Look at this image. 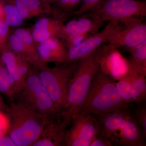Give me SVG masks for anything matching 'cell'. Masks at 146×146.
<instances>
[{"instance_id":"6da1fadb","label":"cell","mask_w":146,"mask_h":146,"mask_svg":"<svg viewBox=\"0 0 146 146\" xmlns=\"http://www.w3.org/2000/svg\"><path fill=\"white\" fill-rule=\"evenodd\" d=\"M129 109L93 114L97 133L106 137L113 145L145 146L146 135Z\"/></svg>"},{"instance_id":"7a4b0ae2","label":"cell","mask_w":146,"mask_h":146,"mask_svg":"<svg viewBox=\"0 0 146 146\" xmlns=\"http://www.w3.org/2000/svg\"><path fill=\"white\" fill-rule=\"evenodd\" d=\"M99 68L96 50L78 61L68 84L66 105L60 115L68 127L79 115L92 80Z\"/></svg>"},{"instance_id":"3957f363","label":"cell","mask_w":146,"mask_h":146,"mask_svg":"<svg viewBox=\"0 0 146 146\" xmlns=\"http://www.w3.org/2000/svg\"><path fill=\"white\" fill-rule=\"evenodd\" d=\"M119 95L116 82L99 69L94 76L79 115L105 114L129 108Z\"/></svg>"},{"instance_id":"277c9868","label":"cell","mask_w":146,"mask_h":146,"mask_svg":"<svg viewBox=\"0 0 146 146\" xmlns=\"http://www.w3.org/2000/svg\"><path fill=\"white\" fill-rule=\"evenodd\" d=\"M7 134L16 146H32L39 138L46 120L33 110L11 101L6 111Z\"/></svg>"},{"instance_id":"5b68a950","label":"cell","mask_w":146,"mask_h":146,"mask_svg":"<svg viewBox=\"0 0 146 146\" xmlns=\"http://www.w3.org/2000/svg\"><path fill=\"white\" fill-rule=\"evenodd\" d=\"M13 101L33 110L45 119L60 118L37 74L28 75L23 86L16 91Z\"/></svg>"},{"instance_id":"8992f818","label":"cell","mask_w":146,"mask_h":146,"mask_svg":"<svg viewBox=\"0 0 146 146\" xmlns=\"http://www.w3.org/2000/svg\"><path fill=\"white\" fill-rule=\"evenodd\" d=\"M78 61L61 68L43 70L37 74L60 117L66 105L69 82Z\"/></svg>"},{"instance_id":"52a82bcc","label":"cell","mask_w":146,"mask_h":146,"mask_svg":"<svg viewBox=\"0 0 146 146\" xmlns=\"http://www.w3.org/2000/svg\"><path fill=\"white\" fill-rule=\"evenodd\" d=\"M86 17L103 23L121 21L132 17L146 16V1L105 0L96 9L86 13Z\"/></svg>"},{"instance_id":"ba28073f","label":"cell","mask_w":146,"mask_h":146,"mask_svg":"<svg viewBox=\"0 0 146 146\" xmlns=\"http://www.w3.org/2000/svg\"><path fill=\"white\" fill-rule=\"evenodd\" d=\"M129 69L123 78L116 82L118 93L128 104L145 102L146 68L137 63L132 56L128 58Z\"/></svg>"},{"instance_id":"9c48e42d","label":"cell","mask_w":146,"mask_h":146,"mask_svg":"<svg viewBox=\"0 0 146 146\" xmlns=\"http://www.w3.org/2000/svg\"><path fill=\"white\" fill-rule=\"evenodd\" d=\"M101 70L115 82L127 74L129 69L128 59L123 56L114 45L103 44L96 50Z\"/></svg>"},{"instance_id":"30bf717a","label":"cell","mask_w":146,"mask_h":146,"mask_svg":"<svg viewBox=\"0 0 146 146\" xmlns=\"http://www.w3.org/2000/svg\"><path fill=\"white\" fill-rule=\"evenodd\" d=\"M124 27L120 21H109L102 31L90 35L77 46L70 49L68 53V61L70 63L75 62L91 54L102 45L108 43L112 35Z\"/></svg>"},{"instance_id":"8fae6325","label":"cell","mask_w":146,"mask_h":146,"mask_svg":"<svg viewBox=\"0 0 146 146\" xmlns=\"http://www.w3.org/2000/svg\"><path fill=\"white\" fill-rule=\"evenodd\" d=\"M65 133L64 146H90L96 135V123L93 114L79 115Z\"/></svg>"},{"instance_id":"7c38bea8","label":"cell","mask_w":146,"mask_h":146,"mask_svg":"<svg viewBox=\"0 0 146 146\" xmlns=\"http://www.w3.org/2000/svg\"><path fill=\"white\" fill-rule=\"evenodd\" d=\"M143 18L132 17L120 21L123 28L112 35L108 43L118 48L135 46L146 40V24Z\"/></svg>"},{"instance_id":"4fadbf2b","label":"cell","mask_w":146,"mask_h":146,"mask_svg":"<svg viewBox=\"0 0 146 146\" xmlns=\"http://www.w3.org/2000/svg\"><path fill=\"white\" fill-rule=\"evenodd\" d=\"M67 128L61 118L46 119L40 136L32 146H64Z\"/></svg>"},{"instance_id":"5bb4252c","label":"cell","mask_w":146,"mask_h":146,"mask_svg":"<svg viewBox=\"0 0 146 146\" xmlns=\"http://www.w3.org/2000/svg\"><path fill=\"white\" fill-rule=\"evenodd\" d=\"M102 23L86 17L69 22L64 27V33L69 37L74 35L89 33H97Z\"/></svg>"},{"instance_id":"9a60e30c","label":"cell","mask_w":146,"mask_h":146,"mask_svg":"<svg viewBox=\"0 0 146 146\" xmlns=\"http://www.w3.org/2000/svg\"><path fill=\"white\" fill-rule=\"evenodd\" d=\"M2 61L9 74L15 82L17 91L23 86L25 80L19 71L18 63L15 55L10 52L4 53L2 56Z\"/></svg>"},{"instance_id":"2e32d148","label":"cell","mask_w":146,"mask_h":146,"mask_svg":"<svg viewBox=\"0 0 146 146\" xmlns=\"http://www.w3.org/2000/svg\"><path fill=\"white\" fill-rule=\"evenodd\" d=\"M16 91L15 82L5 67L0 65V93L8 97L11 101H13Z\"/></svg>"},{"instance_id":"e0dca14e","label":"cell","mask_w":146,"mask_h":146,"mask_svg":"<svg viewBox=\"0 0 146 146\" xmlns=\"http://www.w3.org/2000/svg\"><path fill=\"white\" fill-rule=\"evenodd\" d=\"M126 48L137 63L146 68V40L135 46Z\"/></svg>"},{"instance_id":"ac0fdd59","label":"cell","mask_w":146,"mask_h":146,"mask_svg":"<svg viewBox=\"0 0 146 146\" xmlns=\"http://www.w3.org/2000/svg\"><path fill=\"white\" fill-rule=\"evenodd\" d=\"M6 15L5 23L12 27L18 26L23 23V19L20 16L17 9L11 5H6L4 8Z\"/></svg>"},{"instance_id":"d6986e66","label":"cell","mask_w":146,"mask_h":146,"mask_svg":"<svg viewBox=\"0 0 146 146\" xmlns=\"http://www.w3.org/2000/svg\"><path fill=\"white\" fill-rule=\"evenodd\" d=\"M16 8L23 18L27 17L29 11L38 8L40 3L38 0H16Z\"/></svg>"},{"instance_id":"ffe728a7","label":"cell","mask_w":146,"mask_h":146,"mask_svg":"<svg viewBox=\"0 0 146 146\" xmlns=\"http://www.w3.org/2000/svg\"><path fill=\"white\" fill-rule=\"evenodd\" d=\"M105 0H82L81 5L75 12L77 15H83L98 7Z\"/></svg>"},{"instance_id":"44dd1931","label":"cell","mask_w":146,"mask_h":146,"mask_svg":"<svg viewBox=\"0 0 146 146\" xmlns=\"http://www.w3.org/2000/svg\"><path fill=\"white\" fill-rule=\"evenodd\" d=\"M133 113V116L146 135V106L145 102L138 105Z\"/></svg>"},{"instance_id":"7402d4cb","label":"cell","mask_w":146,"mask_h":146,"mask_svg":"<svg viewBox=\"0 0 146 146\" xmlns=\"http://www.w3.org/2000/svg\"><path fill=\"white\" fill-rule=\"evenodd\" d=\"M33 37L35 41L42 42L46 40L50 36L49 32L46 29H36L33 32Z\"/></svg>"},{"instance_id":"603a6c76","label":"cell","mask_w":146,"mask_h":146,"mask_svg":"<svg viewBox=\"0 0 146 146\" xmlns=\"http://www.w3.org/2000/svg\"><path fill=\"white\" fill-rule=\"evenodd\" d=\"M91 34L89 33H80L71 35L68 37L70 42L71 47L70 48L76 46L81 43L86 37L90 36Z\"/></svg>"},{"instance_id":"cb8c5ba5","label":"cell","mask_w":146,"mask_h":146,"mask_svg":"<svg viewBox=\"0 0 146 146\" xmlns=\"http://www.w3.org/2000/svg\"><path fill=\"white\" fill-rule=\"evenodd\" d=\"M112 146V143L106 137L97 133L90 146Z\"/></svg>"},{"instance_id":"d4e9b609","label":"cell","mask_w":146,"mask_h":146,"mask_svg":"<svg viewBox=\"0 0 146 146\" xmlns=\"http://www.w3.org/2000/svg\"><path fill=\"white\" fill-rule=\"evenodd\" d=\"M15 33L16 36L24 44L27 45L31 44L32 40L28 31L23 29H19L16 30Z\"/></svg>"},{"instance_id":"484cf974","label":"cell","mask_w":146,"mask_h":146,"mask_svg":"<svg viewBox=\"0 0 146 146\" xmlns=\"http://www.w3.org/2000/svg\"><path fill=\"white\" fill-rule=\"evenodd\" d=\"M8 127V120L6 114L0 112V136L7 134Z\"/></svg>"},{"instance_id":"4316f807","label":"cell","mask_w":146,"mask_h":146,"mask_svg":"<svg viewBox=\"0 0 146 146\" xmlns=\"http://www.w3.org/2000/svg\"><path fill=\"white\" fill-rule=\"evenodd\" d=\"M11 45L15 51L21 52L24 49V43L16 35L10 36Z\"/></svg>"},{"instance_id":"83f0119b","label":"cell","mask_w":146,"mask_h":146,"mask_svg":"<svg viewBox=\"0 0 146 146\" xmlns=\"http://www.w3.org/2000/svg\"><path fill=\"white\" fill-rule=\"evenodd\" d=\"M38 51L39 56L43 60H48L52 57L50 51L41 45L38 47Z\"/></svg>"},{"instance_id":"f1b7e54d","label":"cell","mask_w":146,"mask_h":146,"mask_svg":"<svg viewBox=\"0 0 146 146\" xmlns=\"http://www.w3.org/2000/svg\"><path fill=\"white\" fill-rule=\"evenodd\" d=\"M0 146H16L13 140L7 134L0 136Z\"/></svg>"},{"instance_id":"f546056e","label":"cell","mask_w":146,"mask_h":146,"mask_svg":"<svg viewBox=\"0 0 146 146\" xmlns=\"http://www.w3.org/2000/svg\"><path fill=\"white\" fill-rule=\"evenodd\" d=\"M8 29L7 25L0 21V41H2L5 37L8 31Z\"/></svg>"},{"instance_id":"4dcf8cb0","label":"cell","mask_w":146,"mask_h":146,"mask_svg":"<svg viewBox=\"0 0 146 146\" xmlns=\"http://www.w3.org/2000/svg\"><path fill=\"white\" fill-rule=\"evenodd\" d=\"M49 21L46 18H42L36 22L35 28L37 29H46L48 25Z\"/></svg>"},{"instance_id":"1f68e13d","label":"cell","mask_w":146,"mask_h":146,"mask_svg":"<svg viewBox=\"0 0 146 146\" xmlns=\"http://www.w3.org/2000/svg\"><path fill=\"white\" fill-rule=\"evenodd\" d=\"M8 107V106H7L4 102L3 101V100L0 93V112H3V111H5L6 112Z\"/></svg>"},{"instance_id":"d6a6232c","label":"cell","mask_w":146,"mask_h":146,"mask_svg":"<svg viewBox=\"0 0 146 146\" xmlns=\"http://www.w3.org/2000/svg\"><path fill=\"white\" fill-rule=\"evenodd\" d=\"M52 1H56V0H52Z\"/></svg>"}]
</instances>
